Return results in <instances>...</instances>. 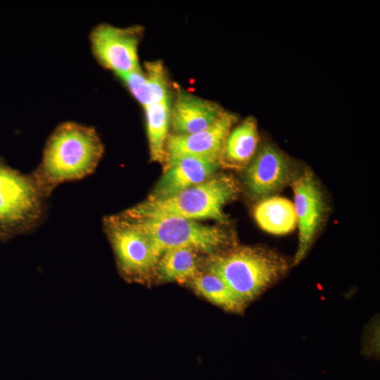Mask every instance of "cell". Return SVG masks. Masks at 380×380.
Wrapping results in <instances>:
<instances>
[{"instance_id": "8fae6325", "label": "cell", "mask_w": 380, "mask_h": 380, "mask_svg": "<svg viewBox=\"0 0 380 380\" xmlns=\"http://www.w3.org/2000/svg\"><path fill=\"white\" fill-rule=\"evenodd\" d=\"M217 159L184 157L165 165V172L149 198H163L204 182L220 166Z\"/></svg>"}, {"instance_id": "ba28073f", "label": "cell", "mask_w": 380, "mask_h": 380, "mask_svg": "<svg viewBox=\"0 0 380 380\" xmlns=\"http://www.w3.org/2000/svg\"><path fill=\"white\" fill-rule=\"evenodd\" d=\"M294 203L298 226V243L293 265L298 264L308 253L327 213V204L313 173L307 170L295 177Z\"/></svg>"}, {"instance_id": "5b68a950", "label": "cell", "mask_w": 380, "mask_h": 380, "mask_svg": "<svg viewBox=\"0 0 380 380\" xmlns=\"http://www.w3.org/2000/svg\"><path fill=\"white\" fill-rule=\"evenodd\" d=\"M130 220L146 234L159 257L176 247H189L212 255L234 246L232 233L219 227L176 217Z\"/></svg>"}, {"instance_id": "9a60e30c", "label": "cell", "mask_w": 380, "mask_h": 380, "mask_svg": "<svg viewBox=\"0 0 380 380\" xmlns=\"http://www.w3.org/2000/svg\"><path fill=\"white\" fill-rule=\"evenodd\" d=\"M198 251L189 247L170 248L162 253L156 267L163 281L185 282L198 274Z\"/></svg>"}, {"instance_id": "52a82bcc", "label": "cell", "mask_w": 380, "mask_h": 380, "mask_svg": "<svg viewBox=\"0 0 380 380\" xmlns=\"http://www.w3.org/2000/svg\"><path fill=\"white\" fill-rule=\"evenodd\" d=\"M139 26L125 28L101 24L92 30L93 53L99 63L119 77L140 69L138 46L142 34Z\"/></svg>"}, {"instance_id": "d6986e66", "label": "cell", "mask_w": 380, "mask_h": 380, "mask_svg": "<svg viewBox=\"0 0 380 380\" xmlns=\"http://www.w3.org/2000/svg\"><path fill=\"white\" fill-rule=\"evenodd\" d=\"M135 99L145 108L151 104V95L144 72L140 68L120 77Z\"/></svg>"}, {"instance_id": "2e32d148", "label": "cell", "mask_w": 380, "mask_h": 380, "mask_svg": "<svg viewBox=\"0 0 380 380\" xmlns=\"http://www.w3.org/2000/svg\"><path fill=\"white\" fill-rule=\"evenodd\" d=\"M144 110L151 160L164 163L170 124V99L147 106Z\"/></svg>"}, {"instance_id": "e0dca14e", "label": "cell", "mask_w": 380, "mask_h": 380, "mask_svg": "<svg viewBox=\"0 0 380 380\" xmlns=\"http://www.w3.org/2000/svg\"><path fill=\"white\" fill-rule=\"evenodd\" d=\"M191 283L197 293L227 311L241 313L247 305L220 277L208 271L199 272Z\"/></svg>"}, {"instance_id": "ac0fdd59", "label": "cell", "mask_w": 380, "mask_h": 380, "mask_svg": "<svg viewBox=\"0 0 380 380\" xmlns=\"http://www.w3.org/2000/svg\"><path fill=\"white\" fill-rule=\"evenodd\" d=\"M145 70L151 95V104L170 99L169 81L163 63L160 61L147 62Z\"/></svg>"}, {"instance_id": "3957f363", "label": "cell", "mask_w": 380, "mask_h": 380, "mask_svg": "<svg viewBox=\"0 0 380 380\" xmlns=\"http://www.w3.org/2000/svg\"><path fill=\"white\" fill-rule=\"evenodd\" d=\"M289 264L270 248L234 246L210 255L206 271L220 277L249 303L286 274Z\"/></svg>"}, {"instance_id": "9c48e42d", "label": "cell", "mask_w": 380, "mask_h": 380, "mask_svg": "<svg viewBox=\"0 0 380 380\" xmlns=\"http://www.w3.org/2000/svg\"><path fill=\"white\" fill-rule=\"evenodd\" d=\"M293 172L288 157L273 144H265L247 165L245 184L251 195L262 200L293 182L296 177Z\"/></svg>"}, {"instance_id": "7c38bea8", "label": "cell", "mask_w": 380, "mask_h": 380, "mask_svg": "<svg viewBox=\"0 0 380 380\" xmlns=\"http://www.w3.org/2000/svg\"><path fill=\"white\" fill-rule=\"evenodd\" d=\"M224 111L218 103L178 88L170 113L173 134L186 135L204 131Z\"/></svg>"}, {"instance_id": "30bf717a", "label": "cell", "mask_w": 380, "mask_h": 380, "mask_svg": "<svg viewBox=\"0 0 380 380\" xmlns=\"http://www.w3.org/2000/svg\"><path fill=\"white\" fill-rule=\"evenodd\" d=\"M236 120L234 114L225 110L215 124L204 131L186 135L169 134L164 163L184 157L210 158L220 161L225 139Z\"/></svg>"}, {"instance_id": "7a4b0ae2", "label": "cell", "mask_w": 380, "mask_h": 380, "mask_svg": "<svg viewBox=\"0 0 380 380\" xmlns=\"http://www.w3.org/2000/svg\"><path fill=\"white\" fill-rule=\"evenodd\" d=\"M240 186L229 175H213L203 183L163 198H149L121 213L134 220L176 217L187 220L228 221L224 206L239 194Z\"/></svg>"}, {"instance_id": "6da1fadb", "label": "cell", "mask_w": 380, "mask_h": 380, "mask_svg": "<svg viewBox=\"0 0 380 380\" xmlns=\"http://www.w3.org/2000/svg\"><path fill=\"white\" fill-rule=\"evenodd\" d=\"M103 153V145L94 128L64 122L49 138L41 163L30 174L48 198L58 185L94 172Z\"/></svg>"}, {"instance_id": "4fadbf2b", "label": "cell", "mask_w": 380, "mask_h": 380, "mask_svg": "<svg viewBox=\"0 0 380 380\" xmlns=\"http://www.w3.org/2000/svg\"><path fill=\"white\" fill-rule=\"evenodd\" d=\"M259 134L253 117H248L232 129L224 143L220 165L232 169H243L258 151Z\"/></svg>"}, {"instance_id": "5bb4252c", "label": "cell", "mask_w": 380, "mask_h": 380, "mask_svg": "<svg viewBox=\"0 0 380 380\" xmlns=\"http://www.w3.org/2000/svg\"><path fill=\"white\" fill-rule=\"evenodd\" d=\"M253 215L261 229L275 235L290 233L297 224L293 203L283 197L269 196L260 200Z\"/></svg>"}, {"instance_id": "277c9868", "label": "cell", "mask_w": 380, "mask_h": 380, "mask_svg": "<svg viewBox=\"0 0 380 380\" xmlns=\"http://www.w3.org/2000/svg\"><path fill=\"white\" fill-rule=\"evenodd\" d=\"M47 197L31 174L12 168L0 156V241L30 233L42 222Z\"/></svg>"}, {"instance_id": "8992f818", "label": "cell", "mask_w": 380, "mask_h": 380, "mask_svg": "<svg viewBox=\"0 0 380 380\" xmlns=\"http://www.w3.org/2000/svg\"><path fill=\"white\" fill-rule=\"evenodd\" d=\"M103 225L118 267L125 276L139 277L156 270L160 257L134 220L119 214L105 217Z\"/></svg>"}]
</instances>
